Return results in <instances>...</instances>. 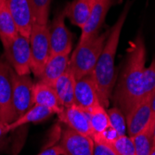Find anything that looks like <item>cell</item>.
I'll list each match as a JSON object with an SVG mask.
<instances>
[{
	"instance_id": "obj_1",
	"label": "cell",
	"mask_w": 155,
	"mask_h": 155,
	"mask_svg": "<svg viewBox=\"0 0 155 155\" xmlns=\"http://www.w3.org/2000/svg\"><path fill=\"white\" fill-rule=\"evenodd\" d=\"M146 63V47L141 35H138L130 44L124 70L114 100L118 108L124 112V116L143 98L144 94V71Z\"/></svg>"
},
{
	"instance_id": "obj_2",
	"label": "cell",
	"mask_w": 155,
	"mask_h": 155,
	"mask_svg": "<svg viewBox=\"0 0 155 155\" xmlns=\"http://www.w3.org/2000/svg\"><path fill=\"white\" fill-rule=\"evenodd\" d=\"M128 9L129 5H126L110 29L92 74L97 86L98 100L104 108H108L110 104L111 90L114 84L115 55L123 26L128 14Z\"/></svg>"
},
{
	"instance_id": "obj_3",
	"label": "cell",
	"mask_w": 155,
	"mask_h": 155,
	"mask_svg": "<svg viewBox=\"0 0 155 155\" xmlns=\"http://www.w3.org/2000/svg\"><path fill=\"white\" fill-rule=\"evenodd\" d=\"M108 35L109 33L97 34L83 43H78L72 57L70 58L68 67L75 79L93 74Z\"/></svg>"
},
{
	"instance_id": "obj_4",
	"label": "cell",
	"mask_w": 155,
	"mask_h": 155,
	"mask_svg": "<svg viewBox=\"0 0 155 155\" xmlns=\"http://www.w3.org/2000/svg\"><path fill=\"white\" fill-rule=\"evenodd\" d=\"M29 41L31 48V71L35 77L39 78L50 56L48 26L33 22Z\"/></svg>"
},
{
	"instance_id": "obj_5",
	"label": "cell",
	"mask_w": 155,
	"mask_h": 155,
	"mask_svg": "<svg viewBox=\"0 0 155 155\" xmlns=\"http://www.w3.org/2000/svg\"><path fill=\"white\" fill-rule=\"evenodd\" d=\"M4 51L7 62L17 74L29 75L32 73L29 38L19 34Z\"/></svg>"
},
{
	"instance_id": "obj_6",
	"label": "cell",
	"mask_w": 155,
	"mask_h": 155,
	"mask_svg": "<svg viewBox=\"0 0 155 155\" xmlns=\"http://www.w3.org/2000/svg\"><path fill=\"white\" fill-rule=\"evenodd\" d=\"M13 69L0 60V121L8 124L16 120V112L13 106L12 90Z\"/></svg>"
},
{
	"instance_id": "obj_7",
	"label": "cell",
	"mask_w": 155,
	"mask_h": 155,
	"mask_svg": "<svg viewBox=\"0 0 155 155\" xmlns=\"http://www.w3.org/2000/svg\"><path fill=\"white\" fill-rule=\"evenodd\" d=\"M65 11L62 9L55 16L49 28L50 55L59 53H71L73 35L65 24Z\"/></svg>"
},
{
	"instance_id": "obj_8",
	"label": "cell",
	"mask_w": 155,
	"mask_h": 155,
	"mask_svg": "<svg viewBox=\"0 0 155 155\" xmlns=\"http://www.w3.org/2000/svg\"><path fill=\"white\" fill-rule=\"evenodd\" d=\"M33 87L34 83L29 75H19L13 71V106L16 112V119L34 105Z\"/></svg>"
},
{
	"instance_id": "obj_9",
	"label": "cell",
	"mask_w": 155,
	"mask_h": 155,
	"mask_svg": "<svg viewBox=\"0 0 155 155\" xmlns=\"http://www.w3.org/2000/svg\"><path fill=\"white\" fill-rule=\"evenodd\" d=\"M60 146L63 155H93L94 140L92 137L80 134L67 127L62 131Z\"/></svg>"
},
{
	"instance_id": "obj_10",
	"label": "cell",
	"mask_w": 155,
	"mask_h": 155,
	"mask_svg": "<svg viewBox=\"0 0 155 155\" xmlns=\"http://www.w3.org/2000/svg\"><path fill=\"white\" fill-rule=\"evenodd\" d=\"M101 103L97 90L92 74L76 79L74 87V104L84 110H90L95 105Z\"/></svg>"
},
{
	"instance_id": "obj_11",
	"label": "cell",
	"mask_w": 155,
	"mask_h": 155,
	"mask_svg": "<svg viewBox=\"0 0 155 155\" xmlns=\"http://www.w3.org/2000/svg\"><path fill=\"white\" fill-rule=\"evenodd\" d=\"M151 97L139 101L126 114V128L129 137H133L143 130L151 120Z\"/></svg>"
},
{
	"instance_id": "obj_12",
	"label": "cell",
	"mask_w": 155,
	"mask_h": 155,
	"mask_svg": "<svg viewBox=\"0 0 155 155\" xmlns=\"http://www.w3.org/2000/svg\"><path fill=\"white\" fill-rule=\"evenodd\" d=\"M111 5L112 0H95L89 18L86 25L81 29L79 43H83L98 34Z\"/></svg>"
},
{
	"instance_id": "obj_13",
	"label": "cell",
	"mask_w": 155,
	"mask_h": 155,
	"mask_svg": "<svg viewBox=\"0 0 155 155\" xmlns=\"http://www.w3.org/2000/svg\"><path fill=\"white\" fill-rule=\"evenodd\" d=\"M59 115V119L61 123L67 124L71 128L80 134L90 136L92 135L89 116L87 110H83L76 104H73L63 108Z\"/></svg>"
},
{
	"instance_id": "obj_14",
	"label": "cell",
	"mask_w": 155,
	"mask_h": 155,
	"mask_svg": "<svg viewBox=\"0 0 155 155\" xmlns=\"http://www.w3.org/2000/svg\"><path fill=\"white\" fill-rule=\"evenodd\" d=\"M8 4L19 34L29 38L34 22L30 0H8Z\"/></svg>"
},
{
	"instance_id": "obj_15",
	"label": "cell",
	"mask_w": 155,
	"mask_h": 155,
	"mask_svg": "<svg viewBox=\"0 0 155 155\" xmlns=\"http://www.w3.org/2000/svg\"><path fill=\"white\" fill-rule=\"evenodd\" d=\"M69 52L50 55L43 69V73L39 77V80L52 86L56 80L67 72L69 67Z\"/></svg>"
},
{
	"instance_id": "obj_16",
	"label": "cell",
	"mask_w": 155,
	"mask_h": 155,
	"mask_svg": "<svg viewBox=\"0 0 155 155\" xmlns=\"http://www.w3.org/2000/svg\"><path fill=\"white\" fill-rule=\"evenodd\" d=\"M33 104L48 107L53 110L57 115L60 114L63 110L53 87L41 80L34 84Z\"/></svg>"
},
{
	"instance_id": "obj_17",
	"label": "cell",
	"mask_w": 155,
	"mask_h": 155,
	"mask_svg": "<svg viewBox=\"0 0 155 155\" xmlns=\"http://www.w3.org/2000/svg\"><path fill=\"white\" fill-rule=\"evenodd\" d=\"M19 35L17 25L9 10L8 0H0V41L7 48Z\"/></svg>"
},
{
	"instance_id": "obj_18",
	"label": "cell",
	"mask_w": 155,
	"mask_h": 155,
	"mask_svg": "<svg viewBox=\"0 0 155 155\" xmlns=\"http://www.w3.org/2000/svg\"><path fill=\"white\" fill-rule=\"evenodd\" d=\"M76 79L68 69L67 72L55 81L52 87L61 105L65 108L74 104V87Z\"/></svg>"
},
{
	"instance_id": "obj_19",
	"label": "cell",
	"mask_w": 155,
	"mask_h": 155,
	"mask_svg": "<svg viewBox=\"0 0 155 155\" xmlns=\"http://www.w3.org/2000/svg\"><path fill=\"white\" fill-rule=\"evenodd\" d=\"M95 0H74L65 7V16L73 24L82 28L86 25Z\"/></svg>"
},
{
	"instance_id": "obj_20",
	"label": "cell",
	"mask_w": 155,
	"mask_h": 155,
	"mask_svg": "<svg viewBox=\"0 0 155 155\" xmlns=\"http://www.w3.org/2000/svg\"><path fill=\"white\" fill-rule=\"evenodd\" d=\"M56 114L55 111L48 107L41 105H33L29 110L18 117L15 121L8 124L9 131L16 130L17 128L31 123H40L47 120L51 115Z\"/></svg>"
},
{
	"instance_id": "obj_21",
	"label": "cell",
	"mask_w": 155,
	"mask_h": 155,
	"mask_svg": "<svg viewBox=\"0 0 155 155\" xmlns=\"http://www.w3.org/2000/svg\"><path fill=\"white\" fill-rule=\"evenodd\" d=\"M88 112L89 123L92 132V138L100 137L110 126V120L106 108H104L101 103L95 105Z\"/></svg>"
},
{
	"instance_id": "obj_22",
	"label": "cell",
	"mask_w": 155,
	"mask_h": 155,
	"mask_svg": "<svg viewBox=\"0 0 155 155\" xmlns=\"http://www.w3.org/2000/svg\"><path fill=\"white\" fill-rule=\"evenodd\" d=\"M153 126L154 121L150 120L149 124L137 135L131 137L135 145L136 155H149L153 148Z\"/></svg>"
},
{
	"instance_id": "obj_23",
	"label": "cell",
	"mask_w": 155,
	"mask_h": 155,
	"mask_svg": "<svg viewBox=\"0 0 155 155\" xmlns=\"http://www.w3.org/2000/svg\"><path fill=\"white\" fill-rule=\"evenodd\" d=\"M52 0H30L34 22L48 25Z\"/></svg>"
},
{
	"instance_id": "obj_24",
	"label": "cell",
	"mask_w": 155,
	"mask_h": 155,
	"mask_svg": "<svg viewBox=\"0 0 155 155\" xmlns=\"http://www.w3.org/2000/svg\"><path fill=\"white\" fill-rule=\"evenodd\" d=\"M108 145L112 148L117 155H136L133 139L127 135L117 137Z\"/></svg>"
},
{
	"instance_id": "obj_25",
	"label": "cell",
	"mask_w": 155,
	"mask_h": 155,
	"mask_svg": "<svg viewBox=\"0 0 155 155\" xmlns=\"http://www.w3.org/2000/svg\"><path fill=\"white\" fill-rule=\"evenodd\" d=\"M107 112L110 120V125L115 130L117 135L119 137L126 135L127 128H126V120L124 112L118 107L110 108L107 110Z\"/></svg>"
},
{
	"instance_id": "obj_26",
	"label": "cell",
	"mask_w": 155,
	"mask_h": 155,
	"mask_svg": "<svg viewBox=\"0 0 155 155\" xmlns=\"http://www.w3.org/2000/svg\"><path fill=\"white\" fill-rule=\"evenodd\" d=\"M143 86L145 97H152L155 91V58H153L150 66L145 68Z\"/></svg>"
},
{
	"instance_id": "obj_27",
	"label": "cell",
	"mask_w": 155,
	"mask_h": 155,
	"mask_svg": "<svg viewBox=\"0 0 155 155\" xmlns=\"http://www.w3.org/2000/svg\"><path fill=\"white\" fill-rule=\"evenodd\" d=\"M94 153L93 155H117L116 152L112 150V148L102 142H96L94 141Z\"/></svg>"
},
{
	"instance_id": "obj_28",
	"label": "cell",
	"mask_w": 155,
	"mask_h": 155,
	"mask_svg": "<svg viewBox=\"0 0 155 155\" xmlns=\"http://www.w3.org/2000/svg\"><path fill=\"white\" fill-rule=\"evenodd\" d=\"M8 124L0 121V150H1L7 144L8 135L9 133Z\"/></svg>"
},
{
	"instance_id": "obj_29",
	"label": "cell",
	"mask_w": 155,
	"mask_h": 155,
	"mask_svg": "<svg viewBox=\"0 0 155 155\" xmlns=\"http://www.w3.org/2000/svg\"><path fill=\"white\" fill-rule=\"evenodd\" d=\"M36 155H63V150L60 146V144H58L43 150Z\"/></svg>"
},
{
	"instance_id": "obj_30",
	"label": "cell",
	"mask_w": 155,
	"mask_h": 155,
	"mask_svg": "<svg viewBox=\"0 0 155 155\" xmlns=\"http://www.w3.org/2000/svg\"><path fill=\"white\" fill-rule=\"evenodd\" d=\"M150 106H151V120H155V91L151 97V101H150Z\"/></svg>"
},
{
	"instance_id": "obj_31",
	"label": "cell",
	"mask_w": 155,
	"mask_h": 155,
	"mask_svg": "<svg viewBox=\"0 0 155 155\" xmlns=\"http://www.w3.org/2000/svg\"><path fill=\"white\" fill-rule=\"evenodd\" d=\"M153 141H154L153 146H155V120H154V126H153Z\"/></svg>"
},
{
	"instance_id": "obj_32",
	"label": "cell",
	"mask_w": 155,
	"mask_h": 155,
	"mask_svg": "<svg viewBox=\"0 0 155 155\" xmlns=\"http://www.w3.org/2000/svg\"><path fill=\"white\" fill-rule=\"evenodd\" d=\"M149 155H155V146H153V148H152V150H151V151H150V153Z\"/></svg>"
}]
</instances>
